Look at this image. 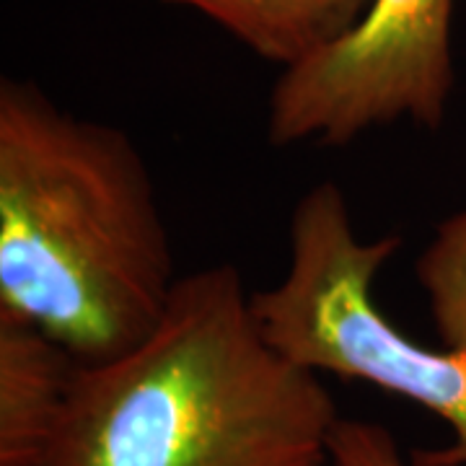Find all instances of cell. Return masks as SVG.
<instances>
[{"instance_id":"obj_1","label":"cell","mask_w":466,"mask_h":466,"mask_svg":"<svg viewBox=\"0 0 466 466\" xmlns=\"http://www.w3.org/2000/svg\"><path fill=\"white\" fill-rule=\"evenodd\" d=\"M179 283L133 137L60 109L32 81L0 84V311L78 363L143 342Z\"/></svg>"},{"instance_id":"obj_2","label":"cell","mask_w":466,"mask_h":466,"mask_svg":"<svg viewBox=\"0 0 466 466\" xmlns=\"http://www.w3.org/2000/svg\"><path fill=\"white\" fill-rule=\"evenodd\" d=\"M334 400L272 348L233 265L179 278L156 329L78 363L47 466H332Z\"/></svg>"},{"instance_id":"obj_3","label":"cell","mask_w":466,"mask_h":466,"mask_svg":"<svg viewBox=\"0 0 466 466\" xmlns=\"http://www.w3.org/2000/svg\"><path fill=\"white\" fill-rule=\"evenodd\" d=\"M397 249V236L358 238L342 189L314 184L290 218L288 272L251 293V314L296 366L366 381L441 417L453 443L420 451L415 466H466V352L420 345L373 300V280Z\"/></svg>"},{"instance_id":"obj_4","label":"cell","mask_w":466,"mask_h":466,"mask_svg":"<svg viewBox=\"0 0 466 466\" xmlns=\"http://www.w3.org/2000/svg\"><path fill=\"white\" fill-rule=\"evenodd\" d=\"M453 0H373L334 47L283 70L269 96L272 146H348L410 119L435 130L449 109Z\"/></svg>"},{"instance_id":"obj_5","label":"cell","mask_w":466,"mask_h":466,"mask_svg":"<svg viewBox=\"0 0 466 466\" xmlns=\"http://www.w3.org/2000/svg\"><path fill=\"white\" fill-rule=\"evenodd\" d=\"M78 360L0 311V466H47Z\"/></svg>"},{"instance_id":"obj_6","label":"cell","mask_w":466,"mask_h":466,"mask_svg":"<svg viewBox=\"0 0 466 466\" xmlns=\"http://www.w3.org/2000/svg\"><path fill=\"white\" fill-rule=\"evenodd\" d=\"M192 8L269 63L296 67L345 39L373 0H164Z\"/></svg>"},{"instance_id":"obj_7","label":"cell","mask_w":466,"mask_h":466,"mask_svg":"<svg viewBox=\"0 0 466 466\" xmlns=\"http://www.w3.org/2000/svg\"><path fill=\"white\" fill-rule=\"evenodd\" d=\"M443 348L466 352V210L443 220L415 262Z\"/></svg>"},{"instance_id":"obj_8","label":"cell","mask_w":466,"mask_h":466,"mask_svg":"<svg viewBox=\"0 0 466 466\" xmlns=\"http://www.w3.org/2000/svg\"><path fill=\"white\" fill-rule=\"evenodd\" d=\"M332 466H407L389 428L339 417L332 435Z\"/></svg>"}]
</instances>
